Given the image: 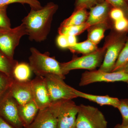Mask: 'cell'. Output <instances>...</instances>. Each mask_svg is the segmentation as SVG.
Returning <instances> with one entry per match:
<instances>
[{"label": "cell", "mask_w": 128, "mask_h": 128, "mask_svg": "<svg viewBox=\"0 0 128 128\" xmlns=\"http://www.w3.org/2000/svg\"><path fill=\"white\" fill-rule=\"evenodd\" d=\"M31 81L22 82L13 80L9 91L18 105L33 100Z\"/></svg>", "instance_id": "4fadbf2b"}, {"label": "cell", "mask_w": 128, "mask_h": 128, "mask_svg": "<svg viewBox=\"0 0 128 128\" xmlns=\"http://www.w3.org/2000/svg\"><path fill=\"white\" fill-rule=\"evenodd\" d=\"M114 128H128V126H124L120 124H118L114 126Z\"/></svg>", "instance_id": "d590c367"}, {"label": "cell", "mask_w": 128, "mask_h": 128, "mask_svg": "<svg viewBox=\"0 0 128 128\" xmlns=\"http://www.w3.org/2000/svg\"><path fill=\"white\" fill-rule=\"evenodd\" d=\"M108 122L97 108L89 105H78L75 128H107Z\"/></svg>", "instance_id": "277c9868"}, {"label": "cell", "mask_w": 128, "mask_h": 128, "mask_svg": "<svg viewBox=\"0 0 128 128\" xmlns=\"http://www.w3.org/2000/svg\"><path fill=\"white\" fill-rule=\"evenodd\" d=\"M56 42L57 45L63 49L68 48L69 47L67 36L64 34H59L57 38Z\"/></svg>", "instance_id": "1f68e13d"}, {"label": "cell", "mask_w": 128, "mask_h": 128, "mask_svg": "<svg viewBox=\"0 0 128 128\" xmlns=\"http://www.w3.org/2000/svg\"><path fill=\"white\" fill-rule=\"evenodd\" d=\"M27 34L22 23L14 28H0V50L8 57L14 58V51L21 38Z\"/></svg>", "instance_id": "5b68a950"}, {"label": "cell", "mask_w": 128, "mask_h": 128, "mask_svg": "<svg viewBox=\"0 0 128 128\" xmlns=\"http://www.w3.org/2000/svg\"><path fill=\"white\" fill-rule=\"evenodd\" d=\"M51 102L72 100L77 98L74 92V88L66 84L59 76L50 74L44 77Z\"/></svg>", "instance_id": "8992f818"}, {"label": "cell", "mask_w": 128, "mask_h": 128, "mask_svg": "<svg viewBox=\"0 0 128 128\" xmlns=\"http://www.w3.org/2000/svg\"><path fill=\"white\" fill-rule=\"evenodd\" d=\"M128 73L121 71L108 72L98 70L86 71L82 75L80 82V86H87L98 82H114L122 81L127 82Z\"/></svg>", "instance_id": "9c48e42d"}, {"label": "cell", "mask_w": 128, "mask_h": 128, "mask_svg": "<svg viewBox=\"0 0 128 128\" xmlns=\"http://www.w3.org/2000/svg\"><path fill=\"white\" fill-rule=\"evenodd\" d=\"M117 108L118 109L122 117V122L124 126H128V98L120 100Z\"/></svg>", "instance_id": "484cf974"}, {"label": "cell", "mask_w": 128, "mask_h": 128, "mask_svg": "<svg viewBox=\"0 0 128 128\" xmlns=\"http://www.w3.org/2000/svg\"><path fill=\"white\" fill-rule=\"evenodd\" d=\"M32 72L29 64L24 62H18L13 70L12 78L18 82L29 81L31 80Z\"/></svg>", "instance_id": "e0dca14e"}, {"label": "cell", "mask_w": 128, "mask_h": 128, "mask_svg": "<svg viewBox=\"0 0 128 128\" xmlns=\"http://www.w3.org/2000/svg\"><path fill=\"white\" fill-rule=\"evenodd\" d=\"M14 3L28 4L30 6L31 9L35 10L41 9L43 7L38 0H0V6H8Z\"/></svg>", "instance_id": "cb8c5ba5"}, {"label": "cell", "mask_w": 128, "mask_h": 128, "mask_svg": "<svg viewBox=\"0 0 128 128\" xmlns=\"http://www.w3.org/2000/svg\"><path fill=\"white\" fill-rule=\"evenodd\" d=\"M124 0L126 2V6H127V12L126 18L128 19V0Z\"/></svg>", "instance_id": "8d00e7d4"}, {"label": "cell", "mask_w": 128, "mask_h": 128, "mask_svg": "<svg viewBox=\"0 0 128 128\" xmlns=\"http://www.w3.org/2000/svg\"><path fill=\"white\" fill-rule=\"evenodd\" d=\"M29 65L32 72L36 76L45 77L50 74L57 75L64 79L60 63L54 57H50V53H42L34 48L30 49Z\"/></svg>", "instance_id": "3957f363"}, {"label": "cell", "mask_w": 128, "mask_h": 128, "mask_svg": "<svg viewBox=\"0 0 128 128\" xmlns=\"http://www.w3.org/2000/svg\"><path fill=\"white\" fill-rule=\"evenodd\" d=\"M110 27V25L108 22L99 24L91 26L88 29V39L97 44L104 37L105 31Z\"/></svg>", "instance_id": "d6986e66"}, {"label": "cell", "mask_w": 128, "mask_h": 128, "mask_svg": "<svg viewBox=\"0 0 128 128\" xmlns=\"http://www.w3.org/2000/svg\"><path fill=\"white\" fill-rule=\"evenodd\" d=\"M78 105L72 100H62L57 117V128H75Z\"/></svg>", "instance_id": "8fae6325"}, {"label": "cell", "mask_w": 128, "mask_h": 128, "mask_svg": "<svg viewBox=\"0 0 128 128\" xmlns=\"http://www.w3.org/2000/svg\"><path fill=\"white\" fill-rule=\"evenodd\" d=\"M117 71H121L128 73V62Z\"/></svg>", "instance_id": "e575fe53"}, {"label": "cell", "mask_w": 128, "mask_h": 128, "mask_svg": "<svg viewBox=\"0 0 128 128\" xmlns=\"http://www.w3.org/2000/svg\"><path fill=\"white\" fill-rule=\"evenodd\" d=\"M18 61L6 55L0 50V71L12 78L13 70Z\"/></svg>", "instance_id": "ffe728a7"}, {"label": "cell", "mask_w": 128, "mask_h": 128, "mask_svg": "<svg viewBox=\"0 0 128 128\" xmlns=\"http://www.w3.org/2000/svg\"><path fill=\"white\" fill-rule=\"evenodd\" d=\"M113 7L118 8L122 9L125 14L127 15V8L126 2L124 0H105Z\"/></svg>", "instance_id": "4dcf8cb0"}, {"label": "cell", "mask_w": 128, "mask_h": 128, "mask_svg": "<svg viewBox=\"0 0 128 128\" xmlns=\"http://www.w3.org/2000/svg\"><path fill=\"white\" fill-rule=\"evenodd\" d=\"M8 6H0V28H10L11 23L6 14Z\"/></svg>", "instance_id": "83f0119b"}, {"label": "cell", "mask_w": 128, "mask_h": 128, "mask_svg": "<svg viewBox=\"0 0 128 128\" xmlns=\"http://www.w3.org/2000/svg\"><path fill=\"white\" fill-rule=\"evenodd\" d=\"M90 27V26L86 22L79 25L60 26L58 32L59 34L76 36L82 33L85 30H88Z\"/></svg>", "instance_id": "7402d4cb"}, {"label": "cell", "mask_w": 128, "mask_h": 128, "mask_svg": "<svg viewBox=\"0 0 128 128\" xmlns=\"http://www.w3.org/2000/svg\"><path fill=\"white\" fill-rule=\"evenodd\" d=\"M89 12L86 9L74 10L73 13L68 18L64 20L60 24V27L81 25L86 22Z\"/></svg>", "instance_id": "ac0fdd59"}, {"label": "cell", "mask_w": 128, "mask_h": 128, "mask_svg": "<svg viewBox=\"0 0 128 128\" xmlns=\"http://www.w3.org/2000/svg\"><path fill=\"white\" fill-rule=\"evenodd\" d=\"M127 32H119L116 31L114 32V37L108 46L103 62L98 70L106 72H112L120 54L128 39Z\"/></svg>", "instance_id": "52a82bcc"}, {"label": "cell", "mask_w": 128, "mask_h": 128, "mask_svg": "<svg viewBox=\"0 0 128 128\" xmlns=\"http://www.w3.org/2000/svg\"><path fill=\"white\" fill-rule=\"evenodd\" d=\"M105 0H76L74 10L80 9H90Z\"/></svg>", "instance_id": "4316f807"}, {"label": "cell", "mask_w": 128, "mask_h": 128, "mask_svg": "<svg viewBox=\"0 0 128 128\" xmlns=\"http://www.w3.org/2000/svg\"><path fill=\"white\" fill-rule=\"evenodd\" d=\"M66 36L69 47L74 46L77 43V38L76 36L72 35H66Z\"/></svg>", "instance_id": "d6a6232c"}, {"label": "cell", "mask_w": 128, "mask_h": 128, "mask_svg": "<svg viewBox=\"0 0 128 128\" xmlns=\"http://www.w3.org/2000/svg\"><path fill=\"white\" fill-rule=\"evenodd\" d=\"M127 82V83H128V82Z\"/></svg>", "instance_id": "74e56055"}, {"label": "cell", "mask_w": 128, "mask_h": 128, "mask_svg": "<svg viewBox=\"0 0 128 128\" xmlns=\"http://www.w3.org/2000/svg\"><path fill=\"white\" fill-rule=\"evenodd\" d=\"M114 34V32L108 37L102 48L81 57L74 58L69 62L60 63L61 69L64 75L67 74L70 70H73L85 69L92 70L100 66L107 48L112 40Z\"/></svg>", "instance_id": "7a4b0ae2"}, {"label": "cell", "mask_w": 128, "mask_h": 128, "mask_svg": "<svg viewBox=\"0 0 128 128\" xmlns=\"http://www.w3.org/2000/svg\"><path fill=\"white\" fill-rule=\"evenodd\" d=\"M97 44L87 39L81 42L77 43L68 49L73 53L82 54L85 55L96 51L98 49Z\"/></svg>", "instance_id": "44dd1931"}, {"label": "cell", "mask_w": 128, "mask_h": 128, "mask_svg": "<svg viewBox=\"0 0 128 128\" xmlns=\"http://www.w3.org/2000/svg\"><path fill=\"white\" fill-rule=\"evenodd\" d=\"M0 128H14L0 117Z\"/></svg>", "instance_id": "836d02e7"}, {"label": "cell", "mask_w": 128, "mask_h": 128, "mask_svg": "<svg viewBox=\"0 0 128 128\" xmlns=\"http://www.w3.org/2000/svg\"><path fill=\"white\" fill-rule=\"evenodd\" d=\"M124 17H125V14L122 9L118 8L112 7L110 10L109 17L114 22L123 18Z\"/></svg>", "instance_id": "f546056e"}, {"label": "cell", "mask_w": 128, "mask_h": 128, "mask_svg": "<svg viewBox=\"0 0 128 128\" xmlns=\"http://www.w3.org/2000/svg\"><path fill=\"white\" fill-rule=\"evenodd\" d=\"M62 101L52 102L40 110L34 120L26 128H57V117Z\"/></svg>", "instance_id": "30bf717a"}, {"label": "cell", "mask_w": 128, "mask_h": 128, "mask_svg": "<svg viewBox=\"0 0 128 128\" xmlns=\"http://www.w3.org/2000/svg\"><path fill=\"white\" fill-rule=\"evenodd\" d=\"M58 8V5L50 2L41 9H31L22 20L30 40L37 42L46 40L50 32L53 16Z\"/></svg>", "instance_id": "6da1fadb"}, {"label": "cell", "mask_w": 128, "mask_h": 128, "mask_svg": "<svg viewBox=\"0 0 128 128\" xmlns=\"http://www.w3.org/2000/svg\"><path fill=\"white\" fill-rule=\"evenodd\" d=\"M114 26L116 32H128V18L124 17L123 18L114 22Z\"/></svg>", "instance_id": "f1b7e54d"}, {"label": "cell", "mask_w": 128, "mask_h": 128, "mask_svg": "<svg viewBox=\"0 0 128 128\" xmlns=\"http://www.w3.org/2000/svg\"><path fill=\"white\" fill-rule=\"evenodd\" d=\"M18 106L9 90L0 98V117L14 128H24L19 116Z\"/></svg>", "instance_id": "ba28073f"}, {"label": "cell", "mask_w": 128, "mask_h": 128, "mask_svg": "<svg viewBox=\"0 0 128 128\" xmlns=\"http://www.w3.org/2000/svg\"><path fill=\"white\" fill-rule=\"evenodd\" d=\"M128 62V38L121 50L112 72H116Z\"/></svg>", "instance_id": "603a6c76"}, {"label": "cell", "mask_w": 128, "mask_h": 128, "mask_svg": "<svg viewBox=\"0 0 128 128\" xmlns=\"http://www.w3.org/2000/svg\"></svg>", "instance_id": "f35d334b"}, {"label": "cell", "mask_w": 128, "mask_h": 128, "mask_svg": "<svg viewBox=\"0 0 128 128\" xmlns=\"http://www.w3.org/2000/svg\"><path fill=\"white\" fill-rule=\"evenodd\" d=\"M39 109L33 100L23 105H18L19 116L24 128L29 126L36 116Z\"/></svg>", "instance_id": "9a60e30c"}, {"label": "cell", "mask_w": 128, "mask_h": 128, "mask_svg": "<svg viewBox=\"0 0 128 128\" xmlns=\"http://www.w3.org/2000/svg\"><path fill=\"white\" fill-rule=\"evenodd\" d=\"M13 80V78L0 71V98L9 90Z\"/></svg>", "instance_id": "d4e9b609"}, {"label": "cell", "mask_w": 128, "mask_h": 128, "mask_svg": "<svg viewBox=\"0 0 128 128\" xmlns=\"http://www.w3.org/2000/svg\"><path fill=\"white\" fill-rule=\"evenodd\" d=\"M112 6L106 0L90 8L86 22L90 26L108 22L109 13Z\"/></svg>", "instance_id": "5bb4252c"}, {"label": "cell", "mask_w": 128, "mask_h": 128, "mask_svg": "<svg viewBox=\"0 0 128 128\" xmlns=\"http://www.w3.org/2000/svg\"><path fill=\"white\" fill-rule=\"evenodd\" d=\"M74 92L77 97L86 98L100 105H109L117 108L120 100L118 98L110 97L108 96H100L87 94L79 91L74 89Z\"/></svg>", "instance_id": "2e32d148"}, {"label": "cell", "mask_w": 128, "mask_h": 128, "mask_svg": "<svg viewBox=\"0 0 128 128\" xmlns=\"http://www.w3.org/2000/svg\"><path fill=\"white\" fill-rule=\"evenodd\" d=\"M31 83L33 101L39 110L50 106L52 102L44 77L36 76Z\"/></svg>", "instance_id": "7c38bea8"}]
</instances>
